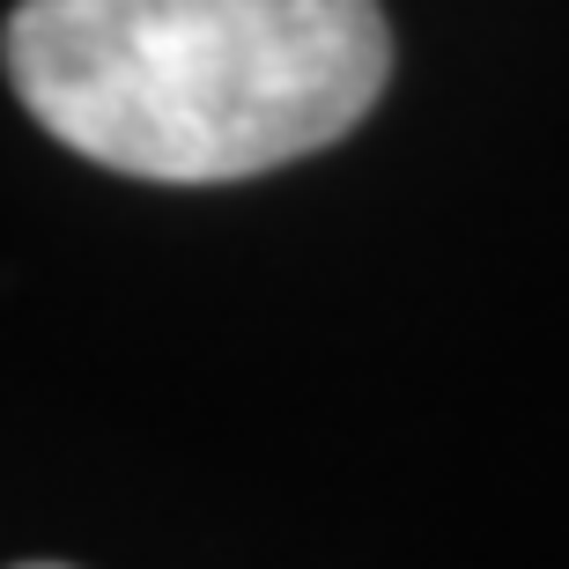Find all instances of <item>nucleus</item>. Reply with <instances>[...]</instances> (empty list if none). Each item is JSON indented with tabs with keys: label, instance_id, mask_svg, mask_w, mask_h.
I'll return each mask as SVG.
<instances>
[{
	"label": "nucleus",
	"instance_id": "obj_1",
	"mask_svg": "<svg viewBox=\"0 0 569 569\" xmlns=\"http://www.w3.org/2000/svg\"><path fill=\"white\" fill-rule=\"evenodd\" d=\"M378 0H22L8 82L52 141L156 186L259 178L378 104Z\"/></svg>",
	"mask_w": 569,
	"mask_h": 569
},
{
	"label": "nucleus",
	"instance_id": "obj_2",
	"mask_svg": "<svg viewBox=\"0 0 569 569\" xmlns=\"http://www.w3.org/2000/svg\"><path fill=\"white\" fill-rule=\"evenodd\" d=\"M22 569H60V562H22Z\"/></svg>",
	"mask_w": 569,
	"mask_h": 569
}]
</instances>
